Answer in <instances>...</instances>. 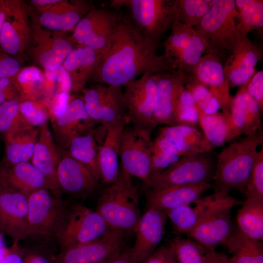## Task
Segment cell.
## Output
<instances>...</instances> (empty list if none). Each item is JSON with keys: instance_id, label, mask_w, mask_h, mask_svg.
<instances>
[{"instance_id": "cell-1", "label": "cell", "mask_w": 263, "mask_h": 263, "mask_svg": "<svg viewBox=\"0 0 263 263\" xmlns=\"http://www.w3.org/2000/svg\"><path fill=\"white\" fill-rule=\"evenodd\" d=\"M158 45L143 35L128 16L120 15L107 46L97 55L90 79L123 87L148 69L158 56Z\"/></svg>"}, {"instance_id": "cell-2", "label": "cell", "mask_w": 263, "mask_h": 263, "mask_svg": "<svg viewBox=\"0 0 263 263\" xmlns=\"http://www.w3.org/2000/svg\"><path fill=\"white\" fill-rule=\"evenodd\" d=\"M263 142V132L260 131L231 143L219 154L212 184L215 196H226L233 189L244 193L256 159L258 147Z\"/></svg>"}, {"instance_id": "cell-3", "label": "cell", "mask_w": 263, "mask_h": 263, "mask_svg": "<svg viewBox=\"0 0 263 263\" xmlns=\"http://www.w3.org/2000/svg\"><path fill=\"white\" fill-rule=\"evenodd\" d=\"M139 200L131 176L120 169L117 178L101 192L96 210L111 229L132 233L141 217Z\"/></svg>"}, {"instance_id": "cell-4", "label": "cell", "mask_w": 263, "mask_h": 263, "mask_svg": "<svg viewBox=\"0 0 263 263\" xmlns=\"http://www.w3.org/2000/svg\"><path fill=\"white\" fill-rule=\"evenodd\" d=\"M239 19L234 0H212L207 14L193 28L206 44V53L226 58L242 38Z\"/></svg>"}, {"instance_id": "cell-5", "label": "cell", "mask_w": 263, "mask_h": 263, "mask_svg": "<svg viewBox=\"0 0 263 263\" xmlns=\"http://www.w3.org/2000/svg\"><path fill=\"white\" fill-rule=\"evenodd\" d=\"M110 3L115 8L125 7L133 24L157 45L179 21L176 0H112Z\"/></svg>"}, {"instance_id": "cell-6", "label": "cell", "mask_w": 263, "mask_h": 263, "mask_svg": "<svg viewBox=\"0 0 263 263\" xmlns=\"http://www.w3.org/2000/svg\"><path fill=\"white\" fill-rule=\"evenodd\" d=\"M153 62L139 78L123 86L127 124L151 132L154 129L153 118L158 101V87Z\"/></svg>"}, {"instance_id": "cell-7", "label": "cell", "mask_w": 263, "mask_h": 263, "mask_svg": "<svg viewBox=\"0 0 263 263\" xmlns=\"http://www.w3.org/2000/svg\"><path fill=\"white\" fill-rule=\"evenodd\" d=\"M110 229L96 210L75 204L67 207L55 237L63 249L98 239Z\"/></svg>"}, {"instance_id": "cell-8", "label": "cell", "mask_w": 263, "mask_h": 263, "mask_svg": "<svg viewBox=\"0 0 263 263\" xmlns=\"http://www.w3.org/2000/svg\"><path fill=\"white\" fill-rule=\"evenodd\" d=\"M122 87L98 83L83 90L81 97L90 118L99 126L100 133L121 121L127 122V111Z\"/></svg>"}, {"instance_id": "cell-9", "label": "cell", "mask_w": 263, "mask_h": 263, "mask_svg": "<svg viewBox=\"0 0 263 263\" xmlns=\"http://www.w3.org/2000/svg\"><path fill=\"white\" fill-rule=\"evenodd\" d=\"M215 164L208 153L183 156L159 173L151 176L148 189L210 183Z\"/></svg>"}, {"instance_id": "cell-10", "label": "cell", "mask_w": 263, "mask_h": 263, "mask_svg": "<svg viewBox=\"0 0 263 263\" xmlns=\"http://www.w3.org/2000/svg\"><path fill=\"white\" fill-rule=\"evenodd\" d=\"M151 131L137 129L126 124L120 135L119 156L121 169L147 185L152 154Z\"/></svg>"}, {"instance_id": "cell-11", "label": "cell", "mask_w": 263, "mask_h": 263, "mask_svg": "<svg viewBox=\"0 0 263 263\" xmlns=\"http://www.w3.org/2000/svg\"><path fill=\"white\" fill-rule=\"evenodd\" d=\"M153 65L158 87L153 127L175 125V111L180 94L185 86V75L172 67L162 55L158 56Z\"/></svg>"}, {"instance_id": "cell-12", "label": "cell", "mask_w": 263, "mask_h": 263, "mask_svg": "<svg viewBox=\"0 0 263 263\" xmlns=\"http://www.w3.org/2000/svg\"><path fill=\"white\" fill-rule=\"evenodd\" d=\"M29 44L33 60L44 70L60 67L76 45L64 33L45 29L33 22Z\"/></svg>"}, {"instance_id": "cell-13", "label": "cell", "mask_w": 263, "mask_h": 263, "mask_svg": "<svg viewBox=\"0 0 263 263\" xmlns=\"http://www.w3.org/2000/svg\"><path fill=\"white\" fill-rule=\"evenodd\" d=\"M27 203L29 235L55 237L67 207L62 199L43 188L29 194Z\"/></svg>"}, {"instance_id": "cell-14", "label": "cell", "mask_w": 263, "mask_h": 263, "mask_svg": "<svg viewBox=\"0 0 263 263\" xmlns=\"http://www.w3.org/2000/svg\"><path fill=\"white\" fill-rule=\"evenodd\" d=\"M120 15L109 9L93 7L78 23L71 38L76 44L99 54L109 43Z\"/></svg>"}, {"instance_id": "cell-15", "label": "cell", "mask_w": 263, "mask_h": 263, "mask_svg": "<svg viewBox=\"0 0 263 263\" xmlns=\"http://www.w3.org/2000/svg\"><path fill=\"white\" fill-rule=\"evenodd\" d=\"M124 234L110 229L95 240L61 249L54 263H105L124 250Z\"/></svg>"}, {"instance_id": "cell-16", "label": "cell", "mask_w": 263, "mask_h": 263, "mask_svg": "<svg viewBox=\"0 0 263 263\" xmlns=\"http://www.w3.org/2000/svg\"><path fill=\"white\" fill-rule=\"evenodd\" d=\"M5 3L7 13L0 35V49L19 58L30 40L29 13L20 0H6Z\"/></svg>"}, {"instance_id": "cell-17", "label": "cell", "mask_w": 263, "mask_h": 263, "mask_svg": "<svg viewBox=\"0 0 263 263\" xmlns=\"http://www.w3.org/2000/svg\"><path fill=\"white\" fill-rule=\"evenodd\" d=\"M37 16L33 22L45 29L64 33L74 31L75 27L94 7L83 0H61L54 4L35 7Z\"/></svg>"}, {"instance_id": "cell-18", "label": "cell", "mask_w": 263, "mask_h": 263, "mask_svg": "<svg viewBox=\"0 0 263 263\" xmlns=\"http://www.w3.org/2000/svg\"><path fill=\"white\" fill-rule=\"evenodd\" d=\"M55 138L63 150L76 136L93 132L95 124L89 117L82 97L70 99L65 110L51 117Z\"/></svg>"}, {"instance_id": "cell-19", "label": "cell", "mask_w": 263, "mask_h": 263, "mask_svg": "<svg viewBox=\"0 0 263 263\" xmlns=\"http://www.w3.org/2000/svg\"><path fill=\"white\" fill-rule=\"evenodd\" d=\"M0 234L17 241L29 235L27 196L1 187Z\"/></svg>"}, {"instance_id": "cell-20", "label": "cell", "mask_w": 263, "mask_h": 263, "mask_svg": "<svg viewBox=\"0 0 263 263\" xmlns=\"http://www.w3.org/2000/svg\"><path fill=\"white\" fill-rule=\"evenodd\" d=\"M242 202L228 195L223 197L213 194L195 200L194 206L185 205L164 211L174 229L187 235L206 216L220 208L242 204Z\"/></svg>"}, {"instance_id": "cell-21", "label": "cell", "mask_w": 263, "mask_h": 263, "mask_svg": "<svg viewBox=\"0 0 263 263\" xmlns=\"http://www.w3.org/2000/svg\"><path fill=\"white\" fill-rule=\"evenodd\" d=\"M167 219L164 211L151 207H147L141 216L134 232V244L129 248L133 263H143L157 248L164 234Z\"/></svg>"}, {"instance_id": "cell-22", "label": "cell", "mask_w": 263, "mask_h": 263, "mask_svg": "<svg viewBox=\"0 0 263 263\" xmlns=\"http://www.w3.org/2000/svg\"><path fill=\"white\" fill-rule=\"evenodd\" d=\"M190 74L216 98L222 112L230 114L233 97L220 57L215 54L206 53Z\"/></svg>"}, {"instance_id": "cell-23", "label": "cell", "mask_w": 263, "mask_h": 263, "mask_svg": "<svg viewBox=\"0 0 263 263\" xmlns=\"http://www.w3.org/2000/svg\"><path fill=\"white\" fill-rule=\"evenodd\" d=\"M227 207L215 210L204 218L187 235L209 250L225 245L234 230L231 209Z\"/></svg>"}, {"instance_id": "cell-24", "label": "cell", "mask_w": 263, "mask_h": 263, "mask_svg": "<svg viewBox=\"0 0 263 263\" xmlns=\"http://www.w3.org/2000/svg\"><path fill=\"white\" fill-rule=\"evenodd\" d=\"M262 56L259 49L247 36L241 39L223 65L230 89L241 86L253 76Z\"/></svg>"}, {"instance_id": "cell-25", "label": "cell", "mask_w": 263, "mask_h": 263, "mask_svg": "<svg viewBox=\"0 0 263 263\" xmlns=\"http://www.w3.org/2000/svg\"><path fill=\"white\" fill-rule=\"evenodd\" d=\"M57 179L60 191L80 198L88 196L99 182L87 168L66 151L58 165Z\"/></svg>"}, {"instance_id": "cell-26", "label": "cell", "mask_w": 263, "mask_h": 263, "mask_svg": "<svg viewBox=\"0 0 263 263\" xmlns=\"http://www.w3.org/2000/svg\"><path fill=\"white\" fill-rule=\"evenodd\" d=\"M60 160V156L46 123L40 127L30 162L43 174L51 192L58 198H61V191L57 179V169Z\"/></svg>"}, {"instance_id": "cell-27", "label": "cell", "mask_w": 263, "mask_h": 263, "mask_svg": "<svg viewBox=\"0 0 263 263\" xmlns=\"http://www.w3.org/2000/svg\"><path fill=\"white\" fill-rule=\"evenodd\" d=\"M261 111L255 100L247 92L245 84L233 97L230 109L234 140L242 134L252 136L262 131Z\"/></svg>"}, {"instance_id": "cell-28", "label": "cell", "mask_w": 263, "mask_h": 263, "mask_svg": "<svg viewBox=\"0 0 263 263\" xmlns=\"http://www.w3.org/2000/svg\"><path fill=\"white\" fill-rule=\"evenodd\" d=\"M211 188L212 184L204 183L150 188L146 194L147 207H151L165 211L190 205Z\"/></svg>"}, {"instance_id": "cell-29", "label": "cell", "mask_w": 263, "mask_h": 263, "mask_svg": "<svg viewBox=\"0 0 263 263\" xmlns=\"http://www.w3.org/2000/svg\"><path fill=\"white\" fill-rule=\"evenodd\" d=\"M0 186L27 196L43 188L51 191L43 174L29 161L9 166H0Z\"/></svg>"}, {"instance_id": "cell-30", "label": "cell", "mask_w": 263, "mask_h": 263, "mask_svg": "<svg viewBox=\"0 0 263 263\" xmlns=\"http://www.w3.org/2000/svg\"><path fill=\"white\" fill-rule=\"evenodd\" d=\"M126 124V121H123L108 128L98 144V163L100 181L105 185L113 182L119 175L120 170L119 164V140Z\"/></svg>"}, {"instance_id": "cell-31", "label": "cell", "mask_w": 263, "mask_h": 263, "mask_svg": "<svg viewBox=\"0 0 263 263\" xmlns=\"http://www.w3.org/2000/svg\"><path fill=\"white\" fill-rule=\"evenodd\" d=\"M158 135L174 146L183 156L209 153L212 148L203 133L197 128L183 125L165 126Z\"/></svg>"}, {"instance_id": "cell-32", "label": "cell", "mask_w": 263, "mask_h": 263, "mask_svg": "<svg viewBox=\"0 0 263 263\" xmlns=\"http://www.w3.org/2000/svg\"><path fill=\"white\" fill-rule=\"evenodd\" d=\"M97 54L92 49L76 44L62 65L72 81V92L83 89L95 66Z\"/></svg>"}, {"instance_id": "cell-33", "label": "cell", "mask_w": 263, "mask_h": 263, "mask_svg": "<svg viewBox=\"0 0 263 263\" xmlns=\"http://www.w3.org/2000/svg\"><path fill=\"white\" fill-rule=\"evenodd\" d=\"M197 108L199 126L212 149L220 147L234 140L230 114L223 112L206 114L197 106Z\"/></svg>"}, {"instance_id": "cell-34", "label": "cell", "mask_w": 263, "mask_h": 263, "mask_svg": "<svg viewBox=\"0 0 263 263\" xmlns=\"http://www.w3.org/2000/svg\"><path fill=\"white\" fill-rule=\"evenodd\" d=\"M40 127H29L21 130L5 142L3 166H9L31 160Z\"/></svg>"}, {"instance_id": "cell-35", "label": "cell", "mask_w": 263, "mask_h": 263, "mask_svg": "<svg viewBox=\"0 0 263 263\" xmlns=\"http://www.w3.org/2000/svg\"><path fill=\"white\" fill-rule=\"evenodd\" d=\"M225 245L231 254L230 263H263L262 241L249 238L239 229L233 231Z\"/></svg>"}, {"instance_id": "cell-36", "label": "cell", "mask_w": 263, "mask_h": 263, "mask_svg": "<svg viewBox=\"0 0 263 263\" xmlns=\"http://www.w3.org/2000/svg\"><path fill=\"white\" fill-rule=\"evenodd\" d=\"M239 230L247 237L263 241V200L246 197L237 216Z\"/></svg>"}, {"instance_id": "cell-37", "label": "cell", "mask_w": 263, "mask_h": 263, "mask_svg": "<svg viewBox=\"0 0 263 263\" xmlns=\"http://www.w3.org/2000/svg\"><path fill=\"white\" fill-rule=\"evenodd\" d=\"M94 130L88 134L74 138L66 151L73 158L82 164L100 181L98 163V144L94 135Z\"/></svg>"}, {"instance_id": "cell-38", "label": "cell", "mask_w": 263, "mask_h": 263, "mask_svg": "<svg viewBox=\"0 0 263 263\" xmlns=\"http://www.w3.org/2000/svg\"><path fill=\"white\" fill-rule=\"evenodd\" d=\"M178 263H213L215 250H209L196 242L180 237L169 241Z\"/></svg>"}, {"instance_id": "cell-39", "label": "cell", "mask_w": 263, "mask_h": 263, "mask_svg": "<svg viewBox=\"0 0 263 263\" xmlns=\"http://www.w3.org/2000/svg\"><path fill=\"white\" fill-rule=\"evenodd\" d=\"M239 13V32L241 38L254 29L263 27V1L259 0H235Z\"/></svg>"}, {"instance_id": "cell-40", "label": "cell", "mask_w": 263, "mask_h": 263, "mask_svg": "<svg viewBox=\"0 0 263 263\" xmlns=\"http://www.w3.org/2000/svg\"><path fill=\"white\" fill-rule=\"evenodd\" d=\"M12 78L21 101L36 100L42 91L45 78L41 70L35 66L22 68Z\"/></svg>"}, {"instance_id": "cell-41", "label": "cell", "mask_w": 263, "mask_h": 263, "mask_svg": "<svg viewBox=\"0 0 263 263\" xmlns=\"http://www.w3.org/2000/svg\"><path fill=\"white\" fill-rule=\"evenodd\" d=\"M21 100L14 99L0 105V133L5 142L18 132L31 127L23 119L19 112Z\"/></svg>"}, {"instance_id": "cell-42", "label": "cell", "mask_w": 263, "mask_h": 263, "mask_svg": "<svg viewBox=\"0 0 263 263\" xmlns=\"http://www.w3.org/2000/svg\"><path fill=\"white\" fill-rule=\"evenodd\" d=\"M193 30V28L178 21L173 25L170 35L163 43L165 51L162 56L175 69L182 51Z\"/></svg>"}, {"instance_id": "cell-43", "label": "cell", "mask_w": 263, "mask_h": 263, "mask_svg": "<svg viewBox=\"0 0 263 263\" xmlns=\"http://www.w3.org/2000/svg\"><path fill=\"white\" fill-rule=\"evenodd\" d=\"M206 51L207 46L204 40L193 28L182 51L176 69L185 74H191Z\"/></svg>"}, {"instance_id": "cell-44", "label": "cell", "mask_w": 263, "mask_h": 263, "mask_svg": "<svg viewBox=\"0 0 263 263\" xmlns=\"http://www.w3.org/2000/svg\"><path fill=\"white\" fill-rule=\"evenodd\" d=\"M185 75V87L191 94L197 107L206 114L218 113L221 108L216 98L192 75Z\"/></svg>"}, {"instance_id": "cell-45", "label": "cell", "mask_w": 263, "mask_h": 263, "mask_svg": "<svg viewBox=\"0 0 263 263\" xmlns=\"http://www.w3.org/2000/svg\"><path fill=\"white\" fill-rule=\"evenodd\" d=\"M212 0H176L179 21L194 28L202 20Z\"/></svg>"}, {"instance_id": "cell-46", "label": "cell", "mask_w": 263, "mask_h": 263, "mask_svg": "<svg viewBox=\"0 0 263 263\" xmlns=\"http://www.w3.org/2000/svg\"><path fill=\"white\" fill-rule=\"evenodd\" d=\"M176 125H183L197 128L199 115L196 104L191 94L183 88L180 94L176 111Z\"/></svg>"}, {"instance_id": "cell-47", "label": "cell", "mask_w": 263, "mask_h": 263, "mask_svg": "<svg viewBox=\"0 0 263 263\" xmlns=\"http://www.w3.org/2000/svg\"><path fill=\"white\" fill-rule=\"evenodd\" d=\"M19 112L23 120L32 127H40L48 123L51 116L49 108L36 99L21 101Z\"/></svg>"}, {"instance_id": "cell-48", "label": "cell", "mask_w": 263, "mask_h": 263, "mask_svg": "<svg viewBox=\"0 0 263 263\" xmlns=\"http://www.w3.org/2000/svg\"><path fill=\"white\" fill-rule=\"evenodd\" d=\"M244 193L246 197L263 200V149L258 151Z\"/></svg>"}, {"instance_id": "cell-49", "label": "cell", "mask_w": 263, "mask_h": 263, "mask_svg": "<svg viewBox=\"0 0 263 263\" xmlns=\"http://www.w3.org/2000/svg\"><path fill=\"white\" fill-rule=\"evenodd\" d=\"M247 93L257 102L261 112L263 111V71H258L245 83Z\"/></svg>"}, {"instance_id": "cell-50", "label": "cell", "mask_w": 263, "mask_h": 263, "mask_svg": "<svg viewBox=\"0 0 263 263\" xmlns=\"http://www.w3.org/2000/svg\"><path fill=\"white\" fill-rule=\"evenodd\" d=\"M22 68L19 58L7 54L0 49V78L16 75Z\"/></svg>"}, {"instance_id": "cell-51", "label": "cell", "mask_w": 263, "mask_h": 263, "mask_svg": "<svg viewBox=\"0 0 263 263\" xmlns=\"http://www.w3.org/2000/svg\"><path fill=\"white\" fill-rule=\"evenodd\" d=\"M180 158L158 152H152L150 178L162 171Z\"/></svg>"}, {"instance_id": "cell-52", "label": "cell", "mask_w": 263, "mask_h": 263, "mask_svg": "<svg viewBox=\"0 0 263 263\" xmlns=\"http://www.w3.org/2000/svg\"><path fill=\"white\" fill-rule=\"evenodd\" d=\"M143 263H178L172 247L163 245L157 247Z\"/></svg>"}, {"instance_id": "cell-53", "label": "cell", "mask_w": 263, "mask_h": 263, "mask_svg": "<svg viewBox=\"0 0 263 263\" xmlns=\"http://www.w3.org/2000/svg\"><path fill=\"white\" fill-rule=\"evenodd\" d=\"M17 240H15L12 246L7 249L0 263H23L25 253Z\"/></svg>"}, {"instance_id": "cell-54", "label": "cell", "mask_w": 263, "mask_h": 263, "mask_svg": "<svg viewBox=\"0 0 263 263\" xmlns=\"http://www.w3.org/2000/svg\"><path fill=\"white\" fill-rule=\"evenodd\" d=\"M56 256L38 251L25 254L23 263H54Z\"/></svg>"}, {"instance_id": "cell-55", "label": "cell", "mask_w": 263, "mask_h": 263, "mask_svg": "<svg viewBox=\"0 0 263 263\" xmlns=\"http://www.w3.org/2000/svg\"><path fill=\"white\" fill-rule=\"evenodd\" d=\"M70 100L69 94L60 93L56 97V102L53 112L51 113V117L57 115L62 113L67 107Z\"/></svg>"}, {"instance_id": "cell-56", "label": "cell", "mask_w": 263, "mask_h": 263, "mask_svg": "<svg viewBox=\"0 0 263 263\" xmlns=\"http://www.w3.org/2000/svg\"><path fill=\"white\" fill-rule=\"evenodd\" d=\"M65 72L66 70L61 65L57 69L44 70V75L47 80L59 83Z\"/></svg>"}, {"instance_id": "cell-57", "label": "cell", "mask_w": 263, "mask_h": 263, "mask_svg": "<svg viewBox=\"0 0 263 263\" xmlns=\"http://www.w3.org/2000/svg\"><path fill=\"white\" fill-rule=\"evenodd\" d=\"M105 263H133L129 249L123 250L118 255Z\"/></svg>"}, {"instance_id": "cell-58", "label": "cell", "mask_w": 263, "mask_h": 263, "mask_svg": "<svg viewBox=\"0 0 263 263\" xmlns=\"http://www.w3.org/2000/svg\"><path fill=\"white\" fill-rule=\"evenodd\" d=\"M12 91L19 92L14 83L12 77L0 78V92Z\"/></svg>"}, {"instance_id": "cell-59", "label": "cell", "mask_w": 263, "mask_h": 263, "mask_svg": "<svg viewBox=\"0 0 263 263\" xmlns=\"http://www.w3.org/2000/svg\"><path fill=\"white\" fill-rule=\"evenodd\" d=\"M14 99L21 100L19 92L17 91L0 92V105L8 100Z\"/></svg>"}, {"instance_id": "cell-60", "label": "cell", "mask_w": 263, "mask_h": 263, "mask_svg": "<svg viewBox=\"0 0 263 263\" xmlns=\"http://www.w3.org/2000/svg\"><path fill=\"white\" fill-rule=\"evenodd\" d=\"M7 13L5 0H0V35Z\"/></svg>"}, {"instance_id": "cell-61", "label": "cell", "mask_w": 263, "mask_h": 263, "mask_svg": "<svg viewBox=\"0 0 263 263\" xmlns=\"http://www.w3.org/2000/svg\"><path fill=\"white\" fill-rule=\"evenodd\" d=\"M61 0H31L30 2L35 7H43L59 2Z\"/></svg>"}, {"instance_id": "cell-62", "label": "cell", "mask_w": 263, "mask_h": 263, "mask_svg": "<svg viewBox=\"0 0 263 263\" xmlns=\"http://www.w3.org/2000/svg\"><path fill=\"white\" fill-rule=\"evenodd\" d=\"M213 263H230L229 258L224 253L215 251Z\"/></svg>"}, {"instance_id": "cell-63", "label": "cell", "mask_w": 263, "mask_h": 263, "mask_svg": "<svg viewBox=\"0 0 263 263\" xmlns=\"http://www.w3.org/2000/svg\"><path fill=\"white\" fill-rule=\"evenodd\" d=\"M0 192H1V187L0 186Z\"/></svg>"}]
</instances>
